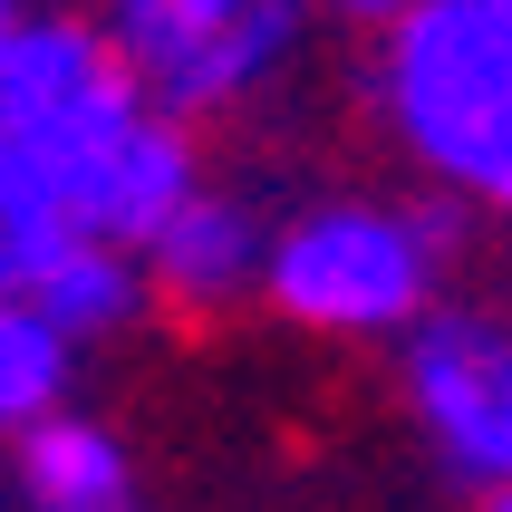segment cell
<instances>
[{
    "label": "cell",
    "mask_w": 512,
    "mask_h": 512,
    "mask_svg": "<svg viewBox=\"0 0 512 512\" xmlns=\"http://www.w3.org/2000/svg\"><path fill=\"white\" fill-rule=\"evenodd\" d=\"M194 184V126L145 107L87 20L20 10L0 29V213L145 252Z\"/></svg>",
    "instance_id": "cell-1"
},
{
    "label": "cell",
    "mask_w": 512,
    "mask_h": 512,
    "mask_svg": "<svg viewBox=\"0 0 512 512\" xmlns=\"http://www.w3.org/2000/svg\"><path fill=\"white\" fill-rule=\"evenodd\" d=\"M377 116L445 194L512 223V10L503 0H416L377 29Z\"/></svg>",
    "instance_id": "cell-2"
},
{
    "label": "cell",
    "mask_w": 512,
    "mask_h": 512,
    "mask_svg": "<svg viewBox=\"0 0 512 512\" xmlns=\"http://www.w3.org/2000/svg\"><path fill=\"white\" fill-rule=\"evenodd\" d=\"M445 213L426 203H377V194H329L271 223L261 252V300L271 319L310 339H406L426 310H445Z\"/></svg>",
    "instance_id": "cell-3"
},
{
    "label": "cell",
    "mask_w": 512,
    "mask_h": 512,
    "mask_svg": "<svg viewBox=\"0 0 512 512\" xmlns=\"http://www.w3.org/2000/svg\"><path fill=\"white\" fill-rule=\"evenodd\" d=\"M97 39L116 68L136 78V97L174 126L252 107L261 87L300 58L310 10L300 0H97Z\"/></svg>",
    "instance_id": "cell-4"
},
{
    "label": "cell",
    "mask_w": 512,
    "mask_h": 512,
    "mask_svg": "<svg viewBox=\"0 0 512 512\" xmlns=\"http://www.w3.org/2000/svg\"><path fill=\"white\" fill-rule=\"evenodd\" d=\"M397 387L426 455L464 493L512 484V319L493 310H426L397 339Z\"/></svg>",
    "instance_id": "cell-5"
},
{
    "label": "cell",
    "mask_w": 512,
    "mask_h": 512,
    "mask_svg": "<svg viewBox=\"0 0 512 512\" xmlns=\"http://www.w3.org/2000/svg\"><path fill=\"white\" fill-rule=\"evenodd\" d=\"M0 310L49 319L68 348H97L145 319V271H136V252H116L97 232L0 213Z\"/></svg>",
    "instance_id": "cell-6"
},
{
    "label": "cell",
    "mask_w": 512,
    "mask_h": 512,
    "mask_svg": "<svg viewBox=\"0 0 512 512\" xmlns=\"http://www.w3.org/2000/svg\"><path fill=\"white\" fill-rule=\"evenodd\" d=\"M261 252H271V223H261L252 203L194 184V194L155 223L136 271H145V300H165V310H184V319H213V310H232V300H261Z\"/></svg>",
    "instance_id": "cell-7"
},
{
    "label": "cell",
    "mask_w": 512,
    "mask_h": 512,
    "mask_svg": "<svg viewBox=\"0 0 512 512\" xmlns=\"http://www.w3.org/2000/svg\"><path fill=\"white\" fill-rule=\"evenodd\" d=\"M10 474H20L29 512H136V455L107 416H78L58 406L10 445Z\"/></svg>",
    "instance_id": "cell-8"
},
{
    "label": "cell",
    "mask_w": 512,
    "mask_h": 512,
    "mask_svg": "<svg viewBox=\"0 0 512 512\" xmlns=\"http://www.w3.org/2000/svg\"><path fill=\"white\" fill-rule=\"evenodd\" d=\"M68 377H78V348L58 339L49 319L0 310V445H20L39 416L68 406Z\"/></svg>",
    "instance_id": "cell-9"
},
{
    "label": "cell",
    "mask_w": 512,
    "mask_h": 512,
    "mask_svg": "<svg viewBox=\"0 0 512 512\" xmlns=\"http://www.w3.org/2000/svg\"><path fill=\"white\" fill-rule=\"evenodd\" d=\"M300 10H329V20H358V29H387V20H406L416 0H300Z\"/></svg>",
    "instance_id": "cell-10"
},
{
    "label": "cell",
    "mask_w": 512,
    "mask_h": 512,
    "mask_svg": "<svg viewBox=\"0 0 512 512\" xmlns=\"http://www.w3.org/2000/svg\"><path fill=\"white\" fill-rule=\"evenodd\" d=\"M484 512H512V484H503V493H484Z\"/></svg>",
    "instance_id": "cell-11"
},
{
    "label": "cell",
    "mask_w": 512,
    "mask_h": 512,
    "mask_svg": "<svg viewBox=\"0 0 512 512\" xmlns=\"http://www.w3.org/2000/svg\"><path fill=\"white\" fill-rule=\"evenodd\" d=\"M20 10H29V0H0V29H10V20H20Z\"/></svg>",
    "instance_id": "cell-12"
},
{
    "label": "cell",
    "mask_w": 512,
    "mask_h": 512,
    "mask_svg": "<svg viewBox=\"0 0 512 512\" xmlns=\"http://www.w3.org/2000/svg\"><path fill=\"white\" fill-rule=\"evenodd\" d=\"M503 10H512V0H503Z\"/></svg>",
    "instance_id": "cell-13"
}]
</instances>
